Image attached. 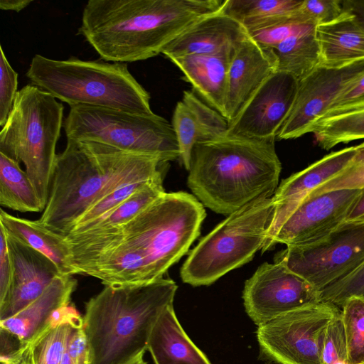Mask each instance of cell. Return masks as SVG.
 <instances>
[{
    "instance_id": "7",
    "label": "cell",
    "mask_w": 364,
    "mask_h": 364,
    "mask_svg": "<svg viewBox=\"0 0 364 364\" xmlns=\"http://www.w3.org/2000/svg\"><path fill=\"white\" fill-rule=\"evenodd\" d=\"M64 107L33 84L18 90L0 132V153L23 162L44 209L63 126Z\"/></svg>"
},
{
    "instance_id": "17",
    "label": "cell",
    "mask_w": 364,
    "mask_h": 364,
    "mask_svg": "<svg viewBox=\"0 0 364 364\" xmlns=\"http://www.w3.org/2000/svg\"><path fill=\"white\" fill-rule=\"evenodd\" d=\"M356 146H350L323 156L302 171L283 180L272 196L274 212L262 252L269 246L278 230L315 189L338 174L355 154Z\"/></svg>"
},
{
    "instance_id": "11",
    "label": "cell",
    "mask_w": 364,
    "mask_h": 364,
    "mask_svg": "<svg viewBox=\"0 0 364 364\" xmlns=\"http://www.w3.org/2000/svg\"><path fill=\"white\" fill-rule=\"evenodd\" d=\"M337 306L320 301L259 326L256 332L261 355L277 364H323L322 345Z\"/></svg>"
},
{
    "instance_id": "42",
    "label": "cell",
    "mask_w": 364,
    "mask_h": 364,
    "mask_svg": "<svg viewBox=\"0 0 364 364\" xmlns=\"http://www.w3.org/2000/svg\"><path fill=\"white\" fill-rule=\"evenodd\" d=\"M67 352L72 364L92 363L91 349L82 327L75 329L71 334Z\"/></svg>"
},
{
    "instance_id": "35",
    "label": "cell",
    "mask_w": 364,
    "mask_h": 364,
    "mask_svg": "<svg viewBox=\"0 0 364 364\" xmlns=\"http://www.w3.org/2000/svg\"><path fill=\"white\" fill-rule=\"evenodd\" d=\"M171 124L178 144L180 159L188 171L193 149L198 142L199 129L192 112L182 100L175 107Z\"/></svg>"
},
{
    "instance_id": "41",
    "label": "cell",
    "mask_w": 364,
    "mask_h": 364,
    "mask_svg": "<svg viewBox=\"0 0 364 364\" xmlns=\"http://www.w3.org/2000/svg\"><path fill=\"white\" fill-rule=\"evenodd\" d=\"M299 11L316 26L335 20L343 11L340 0H303Z\"/></svg>"
},
{
    "instance_id": "12",
    "label": "cell",
    "mask_w": 364,
    "mask_h": 364,
    "mask_svg": "<svg viewBox=\"0 0 364 364\" xmlns=\"http://www.w3.org/2000/svg\"><path fill=\"white\" fill-rule=\"evenodd\" d=\"M245 311L257 325L321 301L320 291L281 262H264L246 281Z\"/></svg>"
},
{
    "instance_id": "47",
    "label": "cell",
    "mask_w": 364,
    "mask_h": 364,
    "mask_svg": "<svg viewBox=\"0 0 364 364\" xmlns=\"http://www.w3.org/2000/svg\"><path fill=\"white\" fill-rule=\"evenodd\" d=\"M144 353L145 351L139 353L124 364H146V362L144 360Z\"/></svg>"
},
{
    "instance_id": "49",
    "label": "cell",
    "mask_w": 364,
    "mask_h": 364,
    "mask_svg": "<svg viewBox=\"0 0 364 364\" xmlns=\"http://www.w3.org/2000/svg\"><path fill=\"white\" fill-rule=\"evenodd\" d=\"M331 364H348V363L346 362L340 361V362H336V363H333Z\"/></svg>"
},
{
    "instance_id": "20",
    "label": "cell",
    "mask_w": 364,
    "mask_h": 364,
    "mask_svg": "<svg viewBox=\"0 0 364 364\" xmlns=\"http://www.w3.org/2000/svg\"><path fill=\"white\" fill-rule=\"evenodd\" d=\"M77 285L73 276H58L33 301L16 314L0 321V328L14 334L26 345L41 333L52 314L70 304Z\"/></svg>"
},
{
    "instance_id": "34",
    "label": "cell",
    "mask_w": 364,
    "mask_h": 364,
    "mask_svg": "<svg viewBox=\"0 0 364 364\" xmlns=\"http://www.w3.org/2000/svg\"><path fill=\"white\" fill-rule=\"evenodd\" d=\"M157 178V179H159ZM155 179V180H157ZM151 181H136L122 185L93 204L79 219L68 235L78 234L85 231L105 215L117 207L130 196L143 188Z\"/></svg>"
},
{
    "instance_id": "33",
    "label": "cell",
    "mask_w": 364,
    "mask_h": 364,
    "mask_svg": "<svg viewBox=\"0 0 364 364\" xmlns=\"http://www.w3.org/2000/svg\"><path fill=\"white\" fill-rule=\"evenodd\" d=\"M182 101L190 109L199 129L198 142L213 141L225 136L228 129L227 119L203 102L195 92H183Z\"/></svg>"
},
{
    "instance_id": "48",
    "label": "cell",
    "mask_w": 364,
    "mask_h": 364,
    "mask_svg": "<svg viewBox=\"0 0 364 364\" xmlns=\"http://www.w3.org/2000/svg\"><path fill=\"white\" fill-rule=\"evenodd\" d=\"M61 364H72L70 359L69 358V355L68 354V352H67V348H66L65 354L63 355V358Z\"/></svg>"
},
{
    "instance_id": "38",
    "label": "cell",
    "mask_w": 364,
    "mask_h": 364,
    "mask_svg": "<svg viewBox=\"0 0 364 364\" xmlns=\"http://www.w3.org/2000/svg\"><path fill=\"white\" fill-rule=\"evenodd\" d=\"M347 341L341 311L326 328L322 345L321 360L323 364L340 361L347 363Z\"/></svg>"
},
{
    "instance_id": "10",
    "label": "cell",
    "mask_w": 364,
    "mask_h": 364,
    "mask_svg": "<svg viewBox=\"0 0 364 364\" xmlns=\"http://www.w3.org/2000/svg\"><path fill=\"white\" fill-rule=\"evenodd\" d=\"M274 262H282L321 291L364 263V222L346 220L316 242L287 246Z\"/></svg>"
},
{
    "instance_id": "4",
    "label": "cell",
    "mask_w": 364,
    "mask_h": 364,
    "mask_svg": "<svg viewBox=\"0 0 364 364\" xmlns=\"http://www.w3.org/2000/svg\"><path fill=\"white\" fill-rule=\"evenodd\" d=\"M276 139L225 134L197 143L188 170L189 188L203 206L226 215L272 197L282 171Z\"/></svg>"
},
{
    "instance_id": "39",
    "label": "cell",
    "mask_w": 364,
    "mask_h": 364,
    "mask_svg": "<svg viewBox=\"0 0 364 364\" xmlns=\"http://www.w3.org/2000/svg\"><path fill=\"white\" fill-rule=\"evenodd\" d=\"M363 108L364 73L346 84L330 105L321 119L343 114Z\"/></svg>"
},
{
    "instance_id": "25",
    "label": "cell",
    "mask_w": 364,
    "mask_h": 364,
    "mask_svg": "<svg viewBox=\"0 0 364 364\" xmlns=\"http://www.w3.org/2000/svg\"><path fill=\"white\" fill-rule=\"evenodd\" d=\"M165 192L163 178L151 181L105 215L85 231L65 236L68 243L102 237L129 223Z\"/></svg>"
},
{
    "instance_id": "18",
    "label": "cell",
    "mask_w": 364,
    "mask_h": 364,
    "mask_svg": "<svg viewBox=\"0 0 364 364\" xmlns=\"http://www.w3.org/2000/svg\"><path fill=\"white\" fill-rule=\"evenodd\" d=\"M247 37L245 27L226 14L222 7L193 23L168 44L161 53L167 58L187 55L233 56Z\"/></svg>"
},
{
    "instance_id": "43",
    "label": "cell",
    "mask_w": 364,
    "mask_h": 364,
    "mask_svg": "<svg viewBox=\"0 0 364 364\" xmlns=\"http://www.w3.org/2000/svg\"><path fill=\"white\" fill-rule=\"evenodd\" d=\"M11 263L6 233L0 226V303L6 298L11 279Z\"/></svg>"
},
{
    "instance_id": "28",
    "label": "cell",
    "mask_w": 364,
    "mask_h": 364,
    "mask_svg": "<svg viewBox=\"0 0 364 364\" xmlns=\"http://www.w3.org/2000/svg\"><path fill=\"white\" fill-rule=\"evenodd\" d=\"M299 9L255 21L244 27L249 37L262 49L273 48L291 36L316 27L304 18Z\"/></svg>"
},
{
    "instance_id": "8",
    "label": "cell",
    "mask_w": 364,
    "mask_h": 364,
    "mask_svg": "<svg viewBox=\"0 0 364 364\" xmlns=\"http://www.w3.org/2000/svg\"><path fill=\"white\" fill-rule=\"evenodd\" d=\"M272 197L235 211L204 236L181 268L183 282L193 287L208 286L252 260L262 249L272 222Z\"/></svg>"
},
{
    "instance_id": "1",
    "label": "cell",
    "mask_w": 364,
    "mask_h": 364,
    "mask_svg": "<svg viewBox=\"0 0 364 364\" xmlns=\"http://www.w3.org/2000/svg\"><path fill=\"white\" fill-rule=\"evenodd\" d=\"M205 217L186 192L164 193L129 223L90 241L69 243L77 274L105 286H130L164 277L189 250Z\"/></svg>"
},
{
    "instance_id": "22",
    "label": "cell",
    "mask_w": 364,
    "mask_h": 364,
    "mask_svg": "<svg viewBox=\"0 0 364 364\" xmlns=\"http://www.w3.org/2000/svg\"><path fill=\"white\" fill-rule=\"evenodd\" d=\"M229 55H187L168 58L183 73L195 92L225 117Z\"/></svg>"
},
{
    "instance_id": "16",
    "label": "cell",
    "mask_w": 364,
    "mask_h": 364,
    "mask_svg": "<svg viewBox=\"0 0 364 364\" xmlns=\"http://www.w3.org/2000/svg\"><path fill=\"white\" fill-rule=\"evenodd\" d=\"M5 233L12 272L9 291L0 303V321L13 316L27 306L57 277L62 275L48 257Z\"/></svg>"
},
{
    "instance_id": "46",
    "label": "cell",
    "mask_w": 364,
    "mask_h": 364,
    "mask_svg": "<svg viewBox=\"0 0 364 364\" xmlns=\"http://www.w3.org/2000/svg\"><path fill=\"white\" fill-rule=\"evenodd\" d=\"M32 2V0H1L0 9L5 11L19 12Z\"/></svg>"
},
{
    "instance_id": "14",
    "label": "cell",
    "mask_w": 364,
    "mask_h": 364,
    "mask_svg": "<svg viewBox=\"0 0 364 364\" xmlns=\"http://www.w3.org/2000/svg\"><path fill=\"white\" fill-rule=\"evenodd\" d=\"M364 73V60L341 68L318 67L299 81L293 107L277 139H292L310 133L341 90Z\"/></svg>"
},
{
    "instance_id": "50",
    "label": "cell",
    "mask_w": 364,
    "mask_h": 364,
    "mask_svg": "<svg viewBox=\"0 0 364 364\" xmlns=\"http://www.w3.org/2000/svg\"><path fill=\"white\" fill-rule=\"evenodd\" d=\"M360 364H364V362H363V363H360Z\"/></svg>"
},
{
    "instance_id": "13",
    "label": "cell",
    "mask_w": 364,
    "mask_h": 364,
    "mask_svg": "<svg viewBox=\"0 0 364 364\" xmlns=\"http://www.w3.org/2000/svg\"><path fill=\"white\" fill-rule=\"evenodd\" d=\"M361 192L336 190L306 198L281 225L269 250L277 244L301 245L321 239L347 220Z\"/></svg>"
},
{
    "instance_id": "23",
    "label": "cell",
    "mask_w": 364,
    "mask_h": 364,
    "mask_svg": "<svg viewBox=\"0 0 364 364\" xmlns=\"http://www.w3.org/2000/svg\"><path fill=\"white\" fill-rule=\"evenodd\" d=\"M147 350L155 364H211L181 327L173 304L165 308L154 325Z\"/></svg>"
},
{
    "instance_id": "24",
    "label": "cell",
    "mask_w": 364,
    "mask_h": 364,
    "mask_svg": "<svg viewBox=\"0 0 364 364\" xmlns=\"http://www.w3.org/2000/svg\"><path fill=\"white\" fill-rule=\"evenodd\" d=\"M0 225L8 234L48 257L63 276L77 274L71 250L65 236L50 230L38 220L18 218L2 208L0 210Z\"/></svg>"
},
{
    "instance_id": "27",
    "label": "cell",
    "mask_w": 364,
    "mask_h": 364,
    "mask_svg": "<svg viewBox=\"0 0 364 364\" xmlns=\"http://www.w3.org/2000/svg\"><path fill=\"white\" fill-rule=\"evenodd\" d=\"M0 204L19 212H43L38 193L19 163L0 153Z\"/></svg>"
},
{
    "instance_id": "36",
    "label": "cell",
    "mask_w": 364,
    "mask_h": 364,
    "mask_svg": "<svg viewBox=\"0 0 364 364\" xmlns=\"http://www.w3.org/2000/svg\"><path fill=\"white\" fill-rule=\"evenodd\" d=\"M355 146V154L346 168L315 189L308 197L331 191L364 188V142Z\"/></svg>"
},
{
    "instance_id": "6",
    "label": "cell",
    "mask_w": 364,
    "mask_h": 364,
    "mask_svg": "<svg viewBox=\"0 0 364 364\" xmlns=\"http://www.w3.org/2000/svg\"><path fill=\"white\" fill-rule=\"evenodd\" d=\"M31 83L70 107L85 105L151 115L150 95L127 63L60 60L35 55L26 72Z\"/></svg>"
},
{
    "instance_id": "45",
    "label": "cell",
    "mask_w": 364,
    "mask_h": 364,
    "mask_svg": "<svg viewBox=\"0 0 364 364\" xmlns=\"http://www.w3.org/2000/svg\"><path fill=\"white\" fill-rule=\"evenodd\" d=\"M348 221L364 222V188L353 206L347 220Z\"/></svg>"
},
{
    "instance_id": "15",
    "label": "cell",
    "mask_w": 364,
    "mask_h": 364,
    "mask_svg": "<svg viewBox=\"0 0 364 364\" xmlns=\"http://www.w3.org/2000/svg\"><path fill=\"white\" fill-rule=\"evenodd\" d=\"M299 81L276 71L268 77L228 124L226 134L251 138L277 137L295 100Z\"/></svg>"
},
{
    "instance_id": "2",
    "label": "cell",
    "mask_w": 364,
    "mask_h": 364,
    "mask_svg": "<svg viewBox=\"0 0 364 364\" xmlns=\"http://www.w3.org/2000/svg\"><path fill=\"white\" fill-rule=\"evenodd\" d=\"M225 0H89L78 34L107 62L132 63L161 53Z\"/></svg>"
},
{
    "instance_id": "3",
    "label": "cell",
    "mask_w": 364,
    "mask_h": 364,
    "mask_svg": "<svg viewBox=\"0 0 364 364\" xmlns=\"http://www.w3.org/2000/svg\"><path fill=\"white\" fill-rule=\"evenodd\" d=\"M167 163L91 141L67 139L57 154L45 209L38 219L46 228L68 235L97 201L136 181L163 178Z\"/></svg>"
},
{
    "instance_id": "29",
    "label": "cell",
    "mask_w": 364,
    "mask_h": 364,
    "mask_svg": "<svg viewBox=\"0 0 364 364\" xmlns=\"http://www.w3.org/2000/svg\"><path fill=\"white\" fill-rule=\"evenodd\" d=\"M310 133L322 149L364 139V108L343 114L318 120Z\"/></svg>"
},
{
    "instance_id": "40",
    "label": "cell",
    "mask_w": 364,
    "mask_h": 364,
    "mask_svg": "<svg viewBox=\"0 0 364 364\" xmlns=\"http://www.w3.org/2000/svg\"><path fill=\"white\" fill-rule=\"evenodd\" d=\"M0 126L6 122L18 93V73L11 66L0 46Z\"/></svg>"
},
{
    "instance_id": "30",
    "label": "cell",
    "mask_w": 364,
    "mask_h": 364,
    "mask_svg": "<svg viewBox=\"0 0 364 364\" xmlns=\"http://www.w3.org/2000/svg\"><path fill=\"white\" fill-rule=\"evenodd\" d=\"M75 329L70 323L54 328L45 326L33 340L24 345L31 364H61L69 338Z\"/></svg>"
},
{
    "instance_id": "5",
    "label": "cell",
    "mask_w": 364,
    "mask_h": 364,
    "mask_svg": "<svg viewBox=\"0 0 364 364\" xmlns=\"http://www.w3.org/2000/svg\"><path fill=\"white\" fill-rule=\"evenodd\" d=\"M177 285L162 277L150 283L105 286L85 304L82 328L91 364H124L147 350L151 329L173 304Z\"/></svg>"
},
{
    "instance_id": "32",
    "label": "cell",
    "mask_w": 364,
    "mask_h": 364,
    "mask_svg": "<svg viewBox=\"0 0 364 364\" xmlns=\"http://www.w3.org/2000/svg\"><path fill=\"white\" fill-rule=\"evenodd\" d=\"M342 307L347 341V363L360 364L364 362V298L351 296Z\"/></svg>"
},
{
    "instance_id": "21",
    "label": "cell",
    "mask_w": 364,
    "mask_h": 364,
    "mask_svg": "<svg viewBox=\"0 0 364 364\" xmlns=\"http://www.w3.org/2000/svg\"><path fill=\"white\" fill-rule=\"evenodd\" d=\"M320 66L341 68L364 60V26L343 11L335 20L316 27Z\"/></svg>"
},
{
    "instance_id": "26",
    "label": "cell",
    "mask_w": 364,
    "mask_h": 364,
    "mask_svg": "<svg viewBox=\"0 0 364 364\" xmlns=\"http://www.w3.org/2000/svg\"><path fill=\"white\" fill-rule=\"evenodd\" d=\"M262 50L274 61L276 71L289 73L298 81L320 66L316 28L291 36L273 48Z\"/></svg>"
},
{
    "instance_id": "31",
    "label": "cell",
    "mask_w": 364,
    "mask_h": 364,
    "mask_svg": "<svg viewBox=\"0 0 364 364\" xmlns=\"http://www.w3.org/2000/svg\"><path fill=\"white\" fill-rule=\"evenodd\" d=\"M299 0H225L223 11L245 26L267 17L297 10Z\"/></svg>"
},
{
    "instance_id": "44",
    "label": "cell",
    "mask_w": 364,
    "mask_h": 364,
    "mask_svg": "<svg viewBox=\"0 0 364 364\" xmlns=\"http://www.w3.org/2000/svg\"><path fill=\"white\" fill-rule=\"evenodd\" d=\"M343 11L353 14L364 26V0L341 1Z\"/></svg>"
},
{
    "instance_id": "9",
    "label": "cell",
    "mask_w": 364,
    "mask_h": 364,
    "mask_svg": "<svg viewBox=\"0 0 364 364\" xmlns=\"http://www.w3.org/2000/svg\"><path fill=\"white\" fill-rule=\"evenodd\" d=\"M67 139L91 141L168 163L180 158L177 139L165 118L121 110L71 107L63 122Z\"/></svg>"
},
{
    "instance_id": "19",
    "label": "cell",
    "mask_w": 364,
    "mask_h": 364,
    "mask_svg": "<svg viewBox=\"0 0 364 364\" xmlns=\"http://www.w3.org/2000/svg\"><path fill=\"white\" fill-rule=\"evenodd\" d=\"M274 72V61L248 36L238 46L229 65L225 115L228 124Z\"/></svg>"
},
{
    "instance_id": "37",
    "label": "cell",
    "mask_w": 364,
    "mask_h": 364,
    "mask_svg": "<svg viewBox=\"0 0 364 364\" xmlns=\"http://www.w3.org/2000/svg\"><path fill=\"white\" fill-rule=\"evenodd\" d=\"M351 296L364 298V263L353 272L320 291L321 301L343 306Z\"/></svg>"
}]
</instances>
